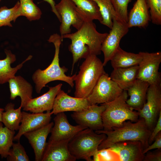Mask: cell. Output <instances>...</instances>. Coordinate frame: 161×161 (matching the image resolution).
Instances as JSON below:
<instances>
[{"mask_svg":"<svg viewBox=\"0 0 161 161\" xmlns=\"http://www.w3.org/2000/svg\"><path fill=\"white\" fill-rule=\"evenodd\" d=\"M108 34L101 33L96 30L93 21L84 22L76 32L66 34L61 37L71 41L69 49L72 55V68L80 59L89 55L100 54L102 44Z\"/></svg>","mask_w":161,"mask_h":161,"instance_id":"obj_1","label":"cell"},{"mask_svg":"<svg viewBox=\"0 0 161 161\" xmlns=\"http://www.w3.org/2000/svg\"><path fill=\"white\" fill-rule=\"evenodd\" d=\"M95 132L106 135V137L98 147V150H99L109 148L116 143L126 141H139L145 148L149 145L148 139L151 131L144 119L140 117L137 122L126 121L121 126L114 128L110 131L102 130Z\"/></svg>","mask_w":161,"mask_h":161,"instance_id":"obj_2","label":"cell"},{"mask_svg":"<svg viewBox=\"0 0 161 161\" xmlns=\"http://www.w3.org/2000/svg\"><path fill=\"white\" fill-rule=\"evenodd\" d=\"M62 39L61 35L54 34L49 37L48 41L52 43L55 47V53L50 64L44 70L37 69L32 75V79L35 84L36 92L40 93L43 88L48 83L55 80L64 81L73 87L76 74L68 76L65 74L67 69L64 66L61 67L59 64L60 48Z\"/></svg>","mask_w":161,"mask_h":161,"instance_id":"obj_3","label":"cell"},{"mask_svg":"<svg viewBox=\"0 0 161 161\" xmlns=\"http://www.w3.org/2000/svg\"><path fill=\"white\" fill-rule=\"evenodd\" d=\"M128 96L127 91L124 90L114 100L103 104L105 106L101 115L103 130H112L114 128L121 126L126 120L134 122L138 120V112L134 110L126 102Z\"/></svg>","mask_w":161,"mask_h":161,"instance_id":"obj_4","label":"cell"},{"mask_svg":"<svg viewBox=\"0 0 161 161\" xmlns=\"http://www.w3.org/2000/svg\"><path fill=\"white\" fill-rule=\"evenodd\" d=\"M80 67L75 77V97H87L101 75L105 73L103 63L97 56L89 55Z\"/></svg>","mask_w":161,"mask_h":161,"instance_id":"obj_5","label":"cell"},{"mask_svg":"<svg viewBox=\"0 0 161 161\" xmlns=\"http://www.w3.org/2000/svg\"><path fill=\"white\" fill-rule=\"evenodd\" d=\"M106 137L104 134H97L89 128L77 133L69 141L68 148L76 160L92 161L91 157L97 151L101 143Z\"/></svg>","mask_w":161,"mask_h":161,"instance_id":"obj_6","label":"cell"},{"mask_svg":"<svg viewBox=\"0 0 161 161\" xmlns=\"http://www.w3.org/2000/svg\"><path fill=\"white\" fill-rule=\"evenodd\" d=\"M123 91L105 73L100 77L87 98L90 105L105 103L114 100Z\"/></svg>","mask_w":161,"mask_h":161,"instance_id":"obj_7","label":"cell"},{"mask_svg":"<svg viewBox=\"0 0 161 161\" xmlns=\"http://www.w3.org/2000/svg\"><path fill=\"white\" fill-rule=\"evenodd\" d=\"M161 111V83L150 85L148 89L146 101L142 108L138 112L140 117L143 119L152 131Z\"/></svg>","mask_w":161,"mask_h":161,"instance_id":"obj_8","label":"cell"},{"mask_svg":"<svg viewBox=\"0 0 161 161\" xmlns=\"http://www.w3.org/2000/svg\"><path fill=\"white\" fill-rule=\"evenodd\" d=\"M142 60L138 65L137 79L148 83L150 85L160 83L159 69L161 62V52H140Z\"/></svg>","mask_w":161,"mask_h":161,"instance_id":"obj_9","label":"cell"},{"mask_svg":"<svg viewBox=\"0 0 161 161\" xmlns=\"http://www.w3.org/2000/svg\"><path fill=\"white\" fill-rule=\"evenodd\" d=\"M112 22V27L101 46V50L104 56L103 63L104 66L110 60L120 46L121 39L129 31L127 23L122 21L118 17H114Z\"/></svg>","mask_w":161,"mask_h":161,"instance_id":"obj_10","label":"cell"},{"mask_svg":"<svg viewBox=\"0 0 161 161\" xmlns=\"http://www.w3.org/2000/svg\"><path fill=\"white\" fill-rule=\"evenodd\" d=\"M55 7L61 18L59 31L61 37L71 33V26L77 30L81 27L84 22L78 15L76 6L71 0H61Z\"/></svg>","mask_w":161,"mask_h":161,"instance_id":"obj_11","label":"cell"},{"mask_svg":"<svg viewBox=\"0 0 161 161\" xmlns=\"http://www.w3.org/2000/svg\"><path fill=\"white\" fill-rule=\"evenodd\" d=\"M105 109L103 104L90 105L81 111L74 112L71 116L78 125L94 131L103 130V127L101 115Z\"/></svg>","mask_w":161,"mask_h":161,"instance_id":"obj_12","label":"cell"},{"mask_svg":"<svg viewBox=\"0 0 161 161\" xmlns=\"http://www.w3.org/2000/svg\"><path fill=\"white\" fill-rule=\"evenodd\" d=\"M56 115L53 119L54 123L51 131L49 140H70L78 132L87 128L79 125L73 126L70 124L64 112Z\"/></svg>","mask_w":161,"mask_h":161,"instance_id":"obj_13","label":"cell"},{"mask_svg":"<svg viewBox=\"0 0 161 161\" xmlns=\"http://www.w3.org/2000/svg\"><path fill=\"white\" fill-rule=\"evenodd\" d=\"M90 105L87 97H73L61 90L55 98L51 113L56 115L66 112H78L86 109Z\"/></svg>","mask_w":161,"mask_h":161,"instance_id":"obj_14","label":"cell"},{"mask_svg":"<svg viewBox=\"0 0 161 161\" xmlns=\"http://www.w3.org/2000/svg\"><path fill=\"white\" fill-rule=\"evenodd\" d=\"M144 149L139 141H126L116 143L106 149L116 153L120 161H143Z\"/></svg>","mask_w":161,"mask_h":161,"instance_id":"obj_15","label":"cell"},{"mask_svg":"<svg viewBox=\"0 0 161 161\" xmlns=\"http://www.w3.org/2000/svg\"><path fill=\"white\" fill-rule=\"evenodd\" d=\"M52 114L50 111L46 113H33L22 112V118L18 132L14 140L19 141L22 135L26 133L41 128L49 123Z\"/></svg>","mask_w":161,"mask_h":161,"instance_id":"obj_16","label":"cell"},{"mask_svg":"<svg viewBox=\"0 0 161 161\" xmlns=\"http://www.w3.org/2000/svg\"><path fill=\"white\" fill-rule=\"evenodd\" d=\"M61 83L49 87V90L41 95L30 99L23 108L24 111L33 113H43L52 110L55 98L61 90Z\"/></svg>","mask_w":161,"mask_h":161,"instance_id":"obj_17","label":"cell"},{"mask_svg":"<svg viewBox=\"0 0 161 161\" xmlns=\"http://www.w3.org/2000/svg\"><path fill=\"white\" fill-rule=\"evenodd\" d=\"M70 140H63L47 142L41 161H75L68 148Z\"/></svg>","mask_w":161,"mask_h":161,"instance_id":"obj_18","label":"cell"},{"mask_svg":"<svg viewBox=\"0 0 161 161\" xmlns=\"http://www.w3.org/2000/svg\"><path fill=\"white\" fill-rule=\"evenodd\" d=\"M53 125V122H50L41 128L24 134L33 149L36 161H41L47 143L46 140Z\"/></svg>","mask_w":161,"mask_h":161,"instance_id":"obj_19","label":"cell"},{"mask_svg":"<svg viewBox=\"0 0 161 161\" xmlns=\"http://www.w3.org/2000/svg\"><path fill=\"white\" fill-rule=\"evenodd\" d=\"M10 92V98L14 100L17 96L21 99L20 106L23 108L32 98L33 87L31 84L21 76H15L8 81Z\"/></svg>","mask_w":161,"mask_h":161,"instance_id":"obj_20","label":"cell"},{"mask_svg":"<svg viewBox=\"0 0 161 161\" xmlns=\"http://www.w3.org/2000/svg\"><path fill=\"white\" fill-rule=\"evenodd\" d=\"M151 21L146 0H136L128 14L127 24L129 28L138 27L145 28Z\"/></svg>","mask_w":161,"mask_h":161,"instance_id":"obj_21","label":"cell"},{"mask_svg":"<svg viewBox=\"0 0 161 161\" xmlns=\"http://www.w3.org/2000/svg\"><path fill=\"white\" fill-rule=\"evenodd\" d=\"M150 84L147 82L137 79L126 91L129 98L126 102L134 110L138 111L146 101V94Z\"/></svg>","mask_w":161,"mask_h":161,"instance_id":"obj_22","label":"cell"},{"mask_svg":"<svg viewBox=\"0 0 161 161\" xmlns=\"http://www.w3.org/2000/svg\"><path fill=\"white\" fill-rule=\"evenodd\" d=\"M138 65L114 69L110 78L123 90H127L137 79Z\"/></svg>","mask_w":161,"mask_h":161,"instance_id":"obj_23","label":"cell"},{"mask_svg":"<svg viewBox=\"0 0 161 161\" xmlns=\"http://www.w3.org/2000/svg\"><path fill=\"white\" fill-rule=\"evenodd\" d=\"M4 52L6 55V58L0 60V84L8 82L10 79L14 77L16 73L22 68L24 64L32 58V56H29L21 63L16 67L13 68L11 67V64L16 61V55L9 50L5 49Z\"/></svg>","mask_w":161,"mask_h":161,"instance_id":"obj_24","label":"cell"},{"mask_svg":"<svg viewBox=\"0 0 161 161\" xmlns=\"http://www.w3.org/2000/svg\"><path fill=\"white\" fill-rule=\"evenodd\" d=\"M76 6L77 11L84 22L97 20L100 23L102 20L99 8L96 3L92 0H71Z\"/></svg>","mask_w":161,"mask_h":161,"instance_id":"obj_25","label":"cell"},{"mask_svg":"<svg viewBox=\"0 0 161 161\" xmlns=\"http://www.w3.org/2000/svg\"><path fill=\"white\" fill-rule=\"evenodd\" d=\"M142 60L140 52L136 54L126 52L119 46L110 61L113 69L129 67L138 65Z\"/></svg>","mask_w":161,"mask_h":161,"instance_id":"obj_26","label":"cell"},{"mask_svg":"<svg viewBox=\"0 0 161 161\" xmlns=\"http://www.w3.org/2000/svg\"><path fill=\"white\" fill-rule=\"evenodd\" d=\"M15 105L11 103L6 106L2 115L1 122L5 126L12 131H17L19 129L22 118V107L20 106L14 109Z\"/></svg>","mask_w":161,"mask_h":161,"instance_id":"obj_27","label":"cell"},{"mask_svg":"<svg viewBox=\"0 0 161 161\" xmlns=\"http://www.w3.org/2000/svg\"><path fill=\"white\" fill-rule=\"evenodd\" d=\"M98 6L102 20L100 23L111 29L112 25V19L118 17L110 0H92Z\"/></svg>","mask_w":161,"mask_h":161,"instance_id":"obj_28","label":"cell"},{"mask_svg":"<svg viewBox=\"0 0 161 161\" xmlns=\"http://www.w3.org/2000/svg\"><path fill=\"white\" fill-rule=\"evenodd\" d=\"M15 131L3 126L0 122V155L1 158H7L12 147Z\"/></svg>","mask_w":161,"mask_h":161,"instance_id":"obj_29","label":"cell"},{"mask_svg":"<svg viewBox=\"0 0 161 161\" xmlns=\"http://www.w3.org/2000/svg\"><path fill=\"white\" fill-rule=\"evenodd\" d=\"M20 4L18 13V17L24 16L30 21L38 20L41 18V11L33 0H27Z\"/></svg>","mask_w":161,"mask_h":161,"instance_id":"obj_30","label":"cell"},{"mask_svg":"<svg viewBox=\"0 0 161 161\" xmlns=\"http://www.w3.org/2000/svg\"><path fill=\"white\" fill-rule=\"evenodd\" d=\"M20 5L18 1L11 8H8L5 6L0 8V28L3 26L12 27L11 22H15L18 17V13Z\"/></svg>","mask_w":161,"mask_h":161,"instance_id":"obj_31","label":"cell"},{"mask_svg":"<svg viewBox=\"0 0 161 161\" xmlns=\"http://www.w3.org/2000/svg\"><path fill=\"white\" fill-rule=\"evenodd\" d=\"M12 148L9 152L7 158L8 161H29L28 156L23 146L19 141L16 143H13Z\"/></svg>","mask_w":161,"mask_h":161,"instance_id":"obj_32","label":"cell"},{"mask_svg":"<svg viewBox=\"0 0 161 161\" xmlns=\"http://www.w3.org/2000/svg\"><path fill=\"white\" fill-rule=\"evenodd\" d=\"M151 21L157 25H161V0H146Z\"/></svg>","mask_w":161,"mask_h":161,"instance_id":"obj_33","label":"cell"},{"mask_svg":"<svg viewBox=\"0 0 161 161\" xmlns=\"http://www.w3.org/2000/svg\"><path fill=\"white\" fill-rule=\"evenodd\" d=\"M114 10L119 18L126 23L128 22V6L132 0H110Z\"/></svg>","mask_w":161,"mask_h":161,"instance_id":"obj_34","label":"cell"},{"mask_svg":"<svg viewBox=\"0 0 161 161\" xmlns=\"http://www.w3.org/2000/svg\"><path fill=\"white\" fill-rule=\"evenodd\" d=\"M161 149L152 151H149L144 155L143 161H161Z\"/></svg>","mask_w":161,"mask_h":161,"instance_id":"obj_35","label":"cell"},{"mask_svg":"<svg viewBox=\"0 0 161 161\" xmlns=\"http://www.w3.org/2000/svg\"><path fill=\"white\" fill-rule=\"evenodd\" d=\"M161 131V111L159 114L156 123L148 139L149 145L154 141L157 134Z\"/></svg>","mask_w":161,"mask_h":161,"instance_id":"obj_36","label":"cell"},{"mask_svg":"<svg viewBox=\"0 0 161 161\" xmlns=\"http://www.w3.org/2000/svg\"><path fill=\"white\" fill-rule=\"evenodd\" d=\"M153 143L149 145L146 148L144 149L143 154H145L149 151L154 149H161V131L157 136Z\"/></svg>","mask_w":161,"mask_h":161,"instance_id":"obj_37","label":"cell"},{"mask_svg":"<svg viewBox=\"0 0 161 161\" xmlns=\"http://www.w3.org/2000/svg\"><path fill=\"white\" fill-rule=\"evenodd\" d=\"M43 1L47 2L50 5L51 7L52 11L55 15L60 22L61 18L56 9L55 7L56 4L54 1V0H43Z\"/></svg>","mask_w":161,"mask_h":161,"instance_id":"obj_38","label":"cell"},{"mask_svg":"<svg viewBox=\"0 0 161 161\" xmlns=\"http://www.w3.org/2000/svg\"><path fill=\"white\" fill-rule=\"evenodd\" d=\"M4 111V109L0 108V122H1L2 115Z\"/></svg>","mask_w":161,"mask_h":161,"instance_id":"obj_39","label":"cell"},{"mask_svg":"<svg viewBox=\"0 0 161 161\" xmlns=\"http://www.w3.org/2000/svg\"><path fill=\"white\" fill-rule=\"evenodd\" d=\"M27 0H19V2H20V3H22Z\"/></svg>","mask_w":161,"mask_h":161,"instance_id":"obj_40","label":"cell"},{"mask_svg":"<svg viewBox=\"0 0 161 161\" xmlns=\"http://www.w3.org/2000/svg\"><path fill=\"white\" fill-rule=\"evenodd\" d=\"M1 0H0V2L1 1Z\"/></svg>","mask_w":161,"mask_h":161,"instance_id":"obj_41","label":"cell"}]
</instances>
